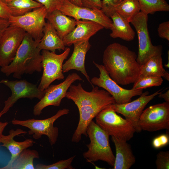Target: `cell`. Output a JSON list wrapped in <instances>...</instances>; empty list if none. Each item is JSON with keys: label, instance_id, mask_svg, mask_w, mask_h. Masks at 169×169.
<instances>
[{"label": "cell", "instance_id": "obj_39", "mask_svg": "<svg viewBox=\"0 0 169 169\" xmlns=\"http://www.w3.org/2000/svg\"><path fill=\"white\" fill-rule=\"evenodd\" d=\"M158 97L163 98L166 102L169 103V90H167L165 93L162 92L158 95Z\"/></svg>", "mask_w": 169, "mask_h": 169}, {"label": "cell", "instance_id": "obj_18", "mask_svg": "<svg viewBox=\"0 0 169 169\" xmlns=\"http://www.w3.org/2000/svg\"><path fill=\"white\" fill-rule=\"evenodd\" d=\"M75 28L63 39L65 46H70L74 43L86 40L103 29L101 24L93 21L86 20H76Z\"/></svg>", "mask_w": 169, "mask_h": 169}, {"label": "cell", "instance_id": "obj_23", "mask_svg": "<svg viewBox=\"0 0 169 169\" xmlns=\"http://www.w3.org/2000/svg\"><path fill=\"white\" fill-rule=\"evenodd\" d=\"M43 33V36L37 46L41 50L55 52L57 49L64 50L65 46L63 39L59 37L56 30L48 21L44 24Z\"/></svg>", "mask_w": 169, "mask_h": 169}, {"label": "cell", "instance_id": "obj_13", "mask_svg": "<svg viewBox=\"0 0 169 169\" xmlns=\"http://www.w3.org/2000/svg\"><path fill=\"white\" fill-rule=\"evenodd\" d=\"M0 83L8 86L12 92L11 96L4 102V106L0 112V119L19 99L28 98L32 99L37 98L40 100L45 94L44 90H41L36 84L25 80L10 81L3 79L0 81Z\"/></svg>", "mask_w": 169, "mask_h": 169}, {"label": "cell", "instance_id": "obj_17", "mask_svg": "<svg viewBox=\"0 0 169 169\" xmlns=\"http://www.w3.org/2000/svg\"><path fill=\"white\" fill-rule=\"evenodd\" d=\"M89 40L86 39L73 44L74 49L73 53L69 59L63 64L62 71L63 73H65L73 69L80 71L93 87L94 85L90 81L85 66L86 55L91 47Z\"/></svg>", "mask_w": 169, "mask_h": 169}, {"label": "cell", "instance_id": "obj_10", "mask_svg": "<svg viewBox=\"0 0 169 169\" xmlns=\"http://www.w3.org/2000/svg\"><path fill=\"white\" fill-rule=\"evenodd\" d=\"M140 132L169 129V103L166 102L150 106L143 111L138 122Z\"/></svg>", "mask_w": 169, "mask_h": 169}, {"label": "cell", "instance_id": "obj_37", "mask_svg": "<svg viewBox=\"0 0 169 169\" xmlns=\"http://www.w3.org/2000/svg\"><path fill=\"white\" fill-rule=\"evenodd\" d=\"M10 15V11L6 4L0 0V18L8 19Z\"/></svg>", "mask_w": 169, "mask_h": 169}, {"label": "cell", "instance_id": "obj_35", "mask_svg": "<svg viewBox=\"0 0 169 169\" xmlns=\"http://www.w3.org/2000/svg\"><path fill=\"white\" fill-rule=\"evenodd\" d=\"M157 31L159 37L169 41V21L164 22L159 24Z\"/></svg>", "mask_w": 169, "mask_h": 169}, {"label": "cell", "instance_id": "obj_6", "mask_svg": "<svg viewBox=\"0 0 169 169\" xmlns=\"http://www.w3.org/2000/svg\"><path fill=\"white\" fill-rule=\"evenodd\" d=\"M148 15L140 12L132 19L130 23L135 28L138 40V51L136 61L142 65L151 58L162 54L161 45L152 44L148 28Z\"/></svg>", "mask_w": 169, "mask_h": 169}, {"label": "cell", "instance_id": "obj_1", "mask_svg": "<svg viewBox=\"0 0 169 169\" xmlns=\"http://www.w3.org/2000/svg\"><path fill=\"white\" fill-rule=\"evenodd\" d=\"M66 97L74 103L79 111V122L71 139V141L75 143L80 141L82 135L88 136L86 132L88 126L101 110L115 103L113 97L105 90H99L98 86H94L91 91L88 92L80 83L77 85H71Z\"/></svg>", "mask_w": 169, "mask_h": 169}, {"label": "cell", "instance_id": "obj_16", "mask_svg": "<svg viewBox=\"0 0 169 169\" xmlns=\"http://www.w3.org/2000/svg\"><path fill=\"white\" fill-rule=\"evenodd\" d=\"M68 16L76 20H86L96 22L104 28L110 29L112 21L102 11L79 6L68 0L65 1L59 9Z\"/></svg>", "mask_w": 169, "mask_h": 169}, {"label": "cell", "instance_id": "obj_38", "mask_svg": "<svg viewBox=\"0 0 169 169\" xmlns=\"http://www.w3.org/2000/svg\"><path fill=\"white\" fill-rule=\"evenodd\" d=\"M10 25L8 19L0 18V41L4 32Z\"/></svg>", "mask_w": 169, "mask_h": 169}, {"label": "cell", "instance_id": "obj_42", "mask_svg": "<svg viewBox=\"0 0 169 169\" xmlns=\"http://www.w3.org/2000/svg\"><path fill=\"white\" fill-rule=\"evenodd\" d=\"M4 2L6 3L11 0H2Z\"/></svg>", "mask_w": 169, "mask_h": 169}, {"label": "cell", "instance_id": "obj_14", "mask_svg": "<svg viewBox=\"0 0 169 169\" xmlns=\"http://www.w3.org/2000/svg\"><path fill=\"white\" fill-rule=\"evenodd\" d=\"M26 33L18 27L10 25L4 32L0 41V66L8 65L13 60Z\"/></svg>", "mask_w": 169, "mask_h": 169}, {"label": "cell", "instance_id": "obj_22", "mask_svg": "<svg viewBox=\"0 0 169 169\" xmlns=\"http://www.w3.org/2000/svg\"><path fill=\"white\" fill-rule=\"evenodd\" d=\"M110 18L113 22L110 29L111 32L110 36L111 38H119L127 41L134 39L135 33L130 22L122 18L115 11L111 13Z\"/></svg>", "mask_w": 169, "mask_h": 169}, {"label": "cell", "instance_id": "obj_30", "mask_svg": "<svg viewBox=\"0 0 169 169\" xmlns=\"http://www.w3.org/2000/svg\"><path fill=\"white\" fill-rule=\"evenodd\" d=\"M75 156H73L67 159L60 160L55 163L49 165H45L41 163L36 165V169H73L71 164Z\"/></svg>", "mask_w": 169, "mask_h": 169}, {"label": "cell", "instance_id": "obj_2", "mask_svg": "<svg viewBox=\"0 0 169 169\" xmlns=\"http://www.w3.org/2000/svg\"><path fill=\"white\" fill-rule=\"evenodd\" d=\"M137 55L126 46L114 43L104 51L103 62L110 77L118 84L134 83L140 74L141 65Z\"/></svg>", "mask_w": 169, "mask_h": 169}, {"label": "cell", "instance_id": "obj_34", "mask_svg": "<svg viewBox=\"0 0 169 169\" xmlns=\"http://www.w3.org/2000/svg\"><path fill=\"white\" fill-rule=\"evenodd\" d=\"M169 142V135L163 134L154 138L152 141V145L154 148L158 149L167 145Z\"/></svg>", "mask_w": 169, "mask_h": 169}, {"label": "cell", "instance_id": "obj_21", "mask_svg": "<svg viewBox=\"0 0 169 169\" xmlns=\"http://www.w3.org/2000/svg\"><path fill=\"white\" fill-rule=\"evenodd\" d=\"M46 19L51 23L62 39L72 31L76 26L75 19L68 17L58 9L48 13Z\"/></svg>", "mask_w": 169, "mask_h": 169}, {"label": "cell", "instance_id": "obj_31", "mask_svg": "<svg viewBox=\"0 0 169 169\" xmlns=\"http://www.w3.org/2000/svg\"><path fill=\"white\" fill-rule=\"evenodd\" d=\"M123 0H103L102 11L109 17L111 13L115 11L116 7Z\"/></svg>", "mask_w": 169, "mask_h": 169}, {"label": "cell", "instance_id": "obj_25", "mask_svg": "<svg viewBox=\"0 0 169 169\" xmlns=\"http://www.w3.org/2000/svg\"><path fill=\"white\" fill-rule=\"evenodd\" d=\"M11 15L18 16L23 15L33 9L44 6L33 0H11L6 3Z\"/></svg>", "mask_w": 169, "mask_h": 169}, {"label": "cell", "instance_id": "obj_26", "mask_svg": "<svg viewBox=\"0 0 169 169\" xmlns=\"http://www.w3.org/2000/svg\"><path fill=\"white\" fill-rule=\"evenodd\" d=\"M39 158V154L37 151L25 149L8 169H34L33 164L34 159Z\"/></svg>", "mask_w": 169, "mask_h": 169}, {"label": "cell", "instance_id": "obj_33", "mask_svg": "<svg viewBox=\"0 0 169 169\" xmlns=\"http://www.w3.org/2000/svg\"><path fill=\"white\" fill-rule=\"evenodd\" d=\"M42 4L46 8L48 13L59 10L66 0H35Z\"/></svg>", "mask_w": 169, "mask_h": 169}, {"label": "cell", "instance_id": "obj_29", "mask_svg": "<svg viewBox=\"0 0 169 169\" xmlns=\"http://www.w3.org/2000/svg\"><path fill=\"white\" fill-rule=\"evenodd\" d=\"M162 77L153 76H141L139 77L135 82L132 89L138 90L145 89L153 86L161 85L162 83Z\"/></svg>", "mask_w": 169, "mask_h": 169}, {"label": "cell", "instance_id": "obj_8", "mask_svg": "<svg viewBox=\"0 0 169 169\" xmlns=\"http://www.w3.org/2000/svg\"><path fill=\"white\" fill-rule=\"evenodd\" d=\"M64 52L58 54L55 52L43 50L42 63L43 69L40 82L38 87L42 91L48 88L55 80L64 79L62 71L63 63L69 55L70 49L65 48Z\"/></svg>", "mask_w": 169, "mask_h": 169}, {"label": "cell", "instance_id": "obj_4", "mask_svg": "<svg viewBox=\"0 0 169 169\" xmlns=\"http://www.w3.org/2000/svg\"><path fill=\"white\" fill-rule=\"evenodd\" d=\"M86 133L90 140L86 145L88 150L83 156L87 161L93 162L101 160L113 167L115 156L109 143V135L92 120L88 126Z\"/></svg>", "mask_w": 169, "mask_h": 169}, {"label": "cell", "instance_id": "obj_19", "mask_svg": "<svg viewBox=\"0 0 169 169\" xmlns=\"http://www.w3.org/2000/svg\"><path fill=\"white\" fill-rule=\"evenodd\" d=\"M27 133V131L18 128L16 130H10L8 135H2L1 140V143L3 144L2 146L8 150L11 154V157L8 164L0 169H8L23 150L33 146V141L32 139H27L22 142H18L14 139L16 136Z\"/></svg>", "mask_w": 169, "mask_h": 169}, {"label": "cell", "instance_id": "obj_11", "mask_svg": "<svg viewBox=\"0 0 169 169\" xmlns=\"http://www.w3.org/2000/svg\"><path fill=\"white\" fill-rule=\"evenodd\" d=\"M47 13L45 7L43 6L23 15H10L8 20L10 25L20 28L31 35L34 40H40L43 36V28Z\"/></svg>", "mask_w": 169, "mask_h": 169}, {"label": "cell", "instance_id": "obj_15", "mask_svg": "<svg viewBox=\"0 0 169 169\" xmlns=\"http://www.w3.org/2000/svg\"><path fill=\"white\" fill-rule=\"evenodd\" d=\"M161 89L151 95L148 91H146L136 99L130 102L121 104L116 103L111 106L116 113L123 115L125 119L131 122L136 130L139 132L138 122L140 116L147 104L156 96L162 92Z\"/></svg>", "mask_w": 169, "mask_h": 169}, {"label": "cell", "instance_id": "obj_40", "mask_svg": "<svg viewBox=\"0 0 169 169\" xmlns=\"http://www.w3.org/2000/svg\"><path fill=\"white\" fill-rule=\"evenodd\" d=\"M8 124V122H2L0 121V144L1 143V140L3 135V132Z\"/></svg>", "mask_w": 169, "mask_h": 169}, {"label": "cell", "instance_id": "obj_41", "mask_svg": "<svg viewBox=\"0 0 169 169\" xmlns=\"http://www.w3.org/2000/svg\"><path fill=\"white\" fill-rule=\"evenodd\" d=\"M70 2L76 5L81 7L80 0H70Z\"/></svg>", "mask_w": 169, "mask_h": 169}, {"label": "cell", "instance_id": "obj_3", "mask_svg": "<svg viewBox=\"0 0 169 169\" xmlns=\"http://www.w3.org/2000/svg\"><path fill=\"white\" fill-rule=\"evenodd\" d=\"M40 40H35L26 33L15 56L8 65L1 67V71L8 76L13 74L14 78L20 79L24 74H32L43 69L41 50L38 47Z\"/></svg>", "mask_w": 169, "mask_h": 169}, {"label": "cell", "instance_id": "obj_7", "mask_svg": "<svg viewBox=\"0 0 169 169\" xmlns=\"http://www.w3.org/2000/svg\"><path fill=\"white\" fill-rule=\"evenodd\" d=\"M69 110L64 108L59 110L56 113L50 117L44 120L34 119L25 120H13L12 123L14 125H20L28 128V134L32 135L36 140L40 138L43 135L48 137L51 146L55 144L57 141L59 132V129L54 126V122L62 116L68 114Z\"/></svg>", "mask_w": 169, "mask_h": 169}, {"label": "cell", "instance_id": "obj_20", "mask_svg": "<svg viewBox=\"0 0 169 169\" xmlns=\"http://www.w3.org/2000/svg\"><path fill=\"white\" fill-rule=\"evenodd\" d=\"M111 136L116 152L113 169H129L136 162V158L133 154L130 145L125 141L113 136Z\"/></svg>", "mask_w": 169, "mask_h": 169}, {"label": "cell", "instance_id": "obj_27", "mask_svg": "<svg viewBox=\"0 0 169 169\" xmlns=\"http://www.w3.org/2000/svg\"><path fill=\"white\" fill-rule=\"evenodd\" d=\"M122 18L130 23L132 19L141 12L138 0H123L115 8Z\"/></svg>", "mask_w": 169, "mask_h": 169}, {"label": "cell", "instance_id": "obj_36", "mask_svg": "<svg viewBox=\"0 0 169 169\" xmlns=\"http://www.w3.org/2000/svg\"><path fill=\"white\" fill-rule=\"evenodd\" d=\"M81 7L92 9H100L102 7L101 0H80Z\"/></svg>", "mask_w": 169, "mask_h": 169}, {"label": "cell", "instance_id": "obj_9", "mask_svg": "<svg viewBox=\"0 0 169 169\" xmlns=\"http://www.w3.org/2000/svg\"><path fill=\"white\" fill-rule=\"evenodd\" d=\"M93 63L100 74L99 77H94L91 79V83L109 92L114 98L115 103L121 104L130 102L133 97L140 96L143 93V89L128 90L121 87L110 77L103 65L94 61Z\"/></svg>", "mask_w": 169, "mask_h": 169}, {"label": "cell", "instance_id": "obj_28", "mask_svg": "<svg viewBox=\"0 0 169 169\" xmlns=\"http://www.w3.org/2000/svg\"><path fill=\"white\" fill-rule=\"evenodd\" d=\"M141 11L144 13L153 14L157 11H169V5L165 0H138Z\"/></svg>", "mask_w": 169, "mask_h": 169}, {"label": "cell", "instance_id": "obj_24", "mask_svg": "<svg viewBox=\"0 0 169 169\" xmlns=\"http://www.w3.org/2000/svg\"><path fill=\"white\" fill-rule=\"evenodd\" d=\"M161 55L153 56L141 65L140 75L161 77L169 81V74L163 67Z\"/></svg>", "mask_w": 169, "mask_h": 169}, {"label": "cell", "instance_id": "obj_5", "mask_svg": "<svg viewBox=\"0 0 169 169\" xmlns=\"http://www.w3.org/2000/svg\"><path fill=\"white\" fill-rule=\"evenodd\" d=\"M108 105L96 116L95 123L109 136L128 141L133 137L136 130L132 123L118 115Z\"/></svg>", "mask_w": 169, "mask_h": 169}, {"label": "cell", "instance_id": "obj_12", "mask_svg": "<svg viewBox=\"0 0 169 169\" xmlns=\"http://www.w3.org/2000/svg\"><path fill=\"white\" fill-rule=\"evenodd\" d=\"M76 80L82 81L76 73L69 74L64 80L56 85H50L44 90L43 97L34 106L33 114L39 115L44 109L50 105L59 106L63 98L66 97V93L72 84Z\"/></svg>", "mask_w": 169, "mask_h": 169}, {"label": "cell", "instance_id": "obj_32", "mask_svg": "<svg viewBox=\"0 0 169 169\" xmlns=\"http://www.w3.org/2000/svg\"><path fill=\"white\" fill-rule=\"evenodd\" d=\"M156 164L157 169H169V151H161L156 155Z\"/></svg>", "mask_w": 169, "mask_h": 169}]
</instances>
